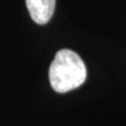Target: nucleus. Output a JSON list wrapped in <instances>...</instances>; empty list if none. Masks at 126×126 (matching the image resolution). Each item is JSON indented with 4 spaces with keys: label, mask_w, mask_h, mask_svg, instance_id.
Returning a JSON list of instances; mask_svg holds the SVG:
<instances>
[{
    "label": "nucleus",
    "mask_w": 126,
    "mask_h": 126,
    "mask_svg": "<svg viewBox=\"0 0 126 126\" xmlns=\"http://www.w3.org/2000/svg\"><path fill=\"white\" fill-rule=\"evenodd\" d=\"M86 79V67L81 56L70 49H61L49 68V82L56 92L64 94L81 86Z\"/></svg>",
    "instance_id": "f257e3e1"
},
{
    "label": "nucleus",
    "mask_w": 126,
    "mask_h": 126,
    "mask_svg": "<svg viewBox=\"0 0 126 126\" xmlns=\"http://www.w3.org/2000/svg\"><path fill=\"white\" fill-rule=\"evenodd\" d=\"M56 0H26L31 18L39 25H46L55 11Z\"/></svg>",
    "instance_id": "f03ea898"
}]
</instances>
